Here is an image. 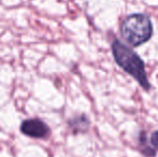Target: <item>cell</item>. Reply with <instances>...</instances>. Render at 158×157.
<instances>
[{"mask_svg": "<svg viewBox=\"0 0 158 157\" xmlns=\"http://www.w3.org/2000/svg\"><path fill=\"white\" fill-rule=\"evenodd\" d=\"M119 30L127 43L132 46H140L152 38L153 24L148 15L132 13L124 19Z\"/></svg>", "mask_w": 158, "mask_h": 157, "instance_id": "2", "label": "cell"}, {"mask_svg": "<svg viewBox=\"0 0 158 157\" xmlns=\"http://www.w3.org/2000/svg\"><path fill=\"white\" fill-rule=\"evenodd\" d=\"M140 147H143V153L148 157H154L156 154V151H154L153 149L148 147V145L146 144V138H145V134L142 132L141 136H140Z\"/></svg>", "mask_w": 158, "mask_h": 157, "instance_id": "5", "label": "cell"}, {"mask_svg": "<svg viewBox=\"0 0 158 157\" xmlns=\"http://www.w3.org/2000/svg\"><path fill=\"white\" fill-rule=\"evenodd\" d=\"M150 144L154 151H158V130L154 131L150 137Z\"/></svg>", "mask_w": 158, "mask_h": 157, "instance_id": "6", "label": "cell"}, {"mask_svg": "<svg viewBox=\"0 0 158 157\" xmlns=\"http://www.w3.org/2000/svg\"><path fill=\"white\" fill-rule=\"evenodd\" d=\"M111 48L115 63L129 76L137 80L142 88L145 90L150 89L151 84L146 76L145 65L141 57L118 39H115L112 42Z\"/></svg>", "mask_w": 158, "mask_h": 157, "instance_id": "1", "label": "cell"}, {"mask_svg": "<svg viewBox=\"0 0 158 157\" xmlns=\"http://www.w3.org/2000/svg\"><path fill=\"white\" fill-rule=\"evenodd\" d=\"M69 125L71 126V128H72L73 130H77V126H80L79 131H85L88 128V126H89V122L86 118V116L81 115L73 119H70V121H69Z\"/></svg>", "mask_w": 158, "mask_h": 157, "instance_id": "4", "label": "cell"}, {"mask_svg": "<svg viewBox=\"0 0 158 157\" xmlns=\"http://www.w3.org/2000/svg\"><path fill=\"white\" fill-rule=\"evenodd\" d=\"M21 131L25 136L35 139H43L50 134L51 129L40 118L25 119L21 125Z\"/></svg>", "mask_w": 158, "mask_h": 157, "instance_id": "3", "label": "cell"}]
</instances>
